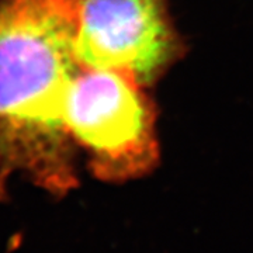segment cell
<instances>
[{
  "label": "cell",
  "instance_id": "cell-2",
  "mask_svg": "<svg viewBox=\"0 0 253 253\" xmlns=\"http://www.w3.org/2000/svg\"><path fill=\"white\" fill-rule=\"evenodd\" d=\"M142 87L117 69L81 66L73 78L66 126L75 145L86 151L99 180H135L159 162L156 111Z\"/></svg>",
  "mask_w": 253,
  "mask_h": 253
},
{
  "label": "cell",
  "instance_id": "cell-1",
  "mask_svg": "<svg viewBox=\"0 0 253 253\" xmlns=\"http://www.w3.org/2000/svg\"><path fill=\"white\" fill-rule=\"evenodd\" d=\"M81 0H0V201L20 176L55 197L78 184L66 100L81 69Z\"/></svg>",
  "mask_w": 253,
  "mask_h": 253
},
{
  "label": "cell",
  "instance_id": "cell-3",
  "mask_svg": "<svg viewBox=\"0 0 253 253\" xmlns=\"http://www.w3.org/2000/svg\"><path fill=\"white\" fill-rule=\"evenodd\" d=\"M168 0H81L75 37L83 68L117 69L142 86L183 54Z\"/></svg>",
  "mask_w": 253,
  "mask_h": 253
}]
</instances>
